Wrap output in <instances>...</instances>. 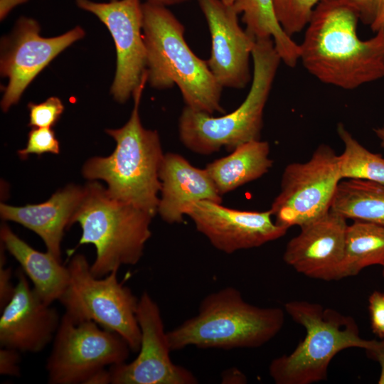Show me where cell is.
<instances>
[{
	"mask_svg": "<svg viewBox=\"0 0 384 384\" xmlns=\"http://www.w3.org/2000/svg\"><path fill=\"white\" fill-rule=\"evenodd\" d=\"M321 0H273L277 19L292 37L306 28L314 9Z\"/></svg>",
	"mask_w": 384,
	"mask_h": 384,
	"instance_id": "484cf974",
	"label": "cell"
},
{
	"mask_svg": "<svg viewBox=\"0 0 384 384\" xmlns=\"http://www.w3.org/2000/svg\"><path fill=\"white\" fill-rule=\"evenodd\" d=\"M368 310L372 331L384 338V293L374 291L370 295Z\"/></svg>",
	"mask_w": 384,
	"mask_h": 384,
	"instance_id": "f546056e",
	"label": "cell"
},
{
	"mask_svg": "<svg viewBox=\"0 0 384 384\" xmlns=\"http://www.w3.org/2000/svg\"><path fill=\"white\" fill-rule=\"evenodd\" d=\"M1 247L0 255V309L1 310L8 304L13 297L16 285L11 282V269L5 267L4 247Z\"/></svg>",
	"mask_w": 384,
	"mask_h": 384,
	"instance_id": "4dcf8cb0",
	"label": "cell"
},
{
	"mask_svg": "<svg viewBox=\"0 0 384 384\" xmlns=\"http://www.w3.org/2000/svg\"><path fill=\"white\" fill-rule=\"evenodd\" d=\"M146 82L145 76L133 93L134 105L127 122L121 128L105 130L116 142L113 152L87 159L82 174L88 181H105L112 198L154 216L161 190L159 170L165 154L157 131L145 129L141 122L139 109Z\"/></svg>",
	"mask_w": 384,
	"mask_h": 384,
	"instance_id": "3957f363",
	"label": "cell"
},
{
	"mask_svg": "<svg viewBox=\"0 0 384 384\" xmlns=\"http://www.w3.org/2000/svg\"><path fill=\"white\" fill-rule=\"evenodd\" d=\"M159 179L157 213L169 224L182 223L188 207L195 203L210 201L222 203V195L207 170L193 166L178 154H164Z\"/></svg>",
	"mask_w": 384,
	"mask_h": 384,
	"instance_id": "ac0fdd59",
	"label": "cell"
},
{
	"mask_svg": "<svg viewBox=\"0 0 384 384\" xmlns=\"http://www.w3.org/2000/svg\"><path fill=\"white\" fill-rule=\"evenodd\" d=\"M0 238L1 243L31 279L39 297L49 304L58 301L69 283L68 267L48 251L42 252L33 248L6 224L1 226Z\"/></svg>",
	"mask_w": 384,
	"mask_h": 384,
	"instance_id": "ffe728a7",
	"label": "cell"
},
{
	"mask_svg": "<svg viewBox=\"0 0 384 384\" xmlns=\"http://www.w3.org/2000/svg\"><path fill=\"white\" fill-rule=\"evenodd\" d=\"M211 38L210 56L207 65L223 87L243 89L252 76L250 60L255 39L239 24L233 6L220 0H197Z\"/></svg>",
	"mask_w": 384,
	"mask_h": 384,
	"instance_id": "9a60e30c",
	"label": "cell"
},
{
	"mask_svg": "<svg viewBox=\"0 0 384 384\" xmlns=\"http://www.w3.org/2000/svg\"><path fill=\"white\" fill-rule=\"evenodd\" d=\"M28 126L36 127H52L60 119L64 106L61 100L56 97H50L41 103L30 102Z\"/></svg>",
	"mask_w": 384,
	"mask_h": 384,
	"instance_id": "83f0119b",
	"label": "cell"
},
{
	"mask_svg": "<svg viewBox=\"0 0 384 384\" xmlns=\"http://www.w3.org/2000/svg\"><path fill=\"white\" fill-rule=\"evenodd\" d=\"M252 60L250 89L236 110L215 117L184 107L178 119V134L187 149L208 155L223 147L233 151L260 139L264 110L282 60L272 38L255 41Z\"/></svg>",
	"mask_w": 384,
	"mask_h": 384,
	"instance_id": "5b68a950",
	"label": "cell"
},
{
	"mask_svg": "<svg viewBox=\"0 0 384 384\" xmlns=\"http://www.w3.org/2000/svg\"><path fill=\"white\" fill-rule=\"evenodd\" d=\"M270 151L267 142L251 141L208 164L205 169L223 196L267 174L273 164Z\"/></svg>",
	"mask_w": 384,
	"mask_h": 384,
	"instance_id": "44dd1931",
	"label": "cell"
},
{
	"mask_svg": "<svg viewBox=\"0 0 384 384\" xmlns=\"http://www.w3.org/2000/svg\"><path fill=\"white\" fill-rule=\"evenodd\" d=\"M90 265L82 254L70 260L69 283L58 300L65 308L64 314L73 321H92L119 334L132 351L138 352L142 338L137 318L139 299L118 281V271L96 277Z\"/></svg>",
	"mask_w": 384,
	"mask_h": 384,
	"instance_id": "ba28073f",
	"label": "cell"
},
{
	"mask_svg": "<svg viewBox=\"0 0 384 384\" xmlns=\"http://www.w3.org/2000/svg\"><path fill=\"white\" fill-rule=\"evenodd\" d=\"M359 14L348 0H321L299 44V60L320 82L354 90L384 78V23L375 36L357 34Z\"/></svg>",
	"mask_w": 384,
	"mask_h": 384,
	"instance_id": "6da1fadb",
	"label": "cell"
},
{
	"mask_svg": "<svg viewBox=\"0 0 384 384\" xmlns=\"http://www.w3.org/2000/svg\"><path fill=\"white\" fill-rule=\"evenodd\" d=\"M347 226L346 218L330 209L321 217L300 227V233L287 245L284 261L308 277L338 280Z\"/></svg>",
	"mask_w": 384,
	"mask_h": 384,
	"instance_id": "e0dca14e",
	"label": "cell"
},
{
	"mask_svg": "<svg viewBox=\"0 0 384 384\" xmlns=\"http://www.w3.org/2000/svg\"><path fill=\"white\" fill-rule=\"evenodd\" d=\"M85 193L84 186L70 184L46 201L24 206L0 204V216L17 223L37 234L48 252L61 260V242Z\"/></svg>",
	"mask_w": 384,
	"mask_h": 384,
	"instance_id": "d6986e66",
	"label": "cell"
},
{
	"mask_svg": "<svg viewBox=\"0 0 384 384\" xmlns=\"http://www.w3.org/2000/svg\"><path fill=\"white\" fill-rule=\"evenodd\" d=\"M48 153H60V144L51 127L33 128L28 134L26 147L18 151L22 159H27L30 154L40 156Z\"/></svg>",
	"mask_w": 384,
	"mask_h": 384,
	"instance_id": "4316f807",
	"label": "cell"
},
{
	"mask_svg": "<svg viewBox=\"0 0 384 384\" xmlns=\"http://www.w3.org/2000/svg\"><path fill=\"white\" fill-rule=\"evenodd\" d=\"M284 311L306 331L289 354L272 361L270 377L277 384H311L325 380L332 359L351 348L372 349L376 340L361 337L354 319L319 304L303 300L284 304Z\"/></svg>",
	"mask_w": 384,
	"mask_h": 384,
	"instance_id": "52a82bcc",
	"label": "cell"
},
{
	"mask_svg": "<svg viewBox=\"0 0 384 384\" xmlns=\"http://www.w3.org/2000/svg\"><path fill=\"white\" fill-rule=\"evenodd\" d=\"M186 215L215 248L227 254L260 247L280 238L288 230L272 220L270 210H239L210 201L189 206Z\"/></svg>",
	"mask_w": 384,
	"mask_h": 384,
	"instance_id": "5bb4252c",
	"label": "cell"
},
{
	"mask_svg": "<svg viewBox=\"0 0 384 384\" xmlns=\"http://www.w3.org/2000/svg\"><path fill=\"white\" fill-rule=\"evenodd\" d=\"M227 6H233L236 0H220Z\"/></svg>",
	"mask_w": 384,
	"mask_h": 384,
	"instance_id": "74e56055",
	"label": "cell"
},
{
	"mask_svg": "<svg viewBox=\"0 0 384 384\" xmlns=\"http://www.w3.org/2000/svg\"><path fill=\"white\" fill-rule=\"evenodd\" d=\"M233 7L238 14L242 15L245 31L255 41L272 38L282 61L290 68L297 65L299 60V44L279 23L273 0H236Z\"/></svg>",
	"mask_w": 384,
	"mask_h": 384,
	"instance_id": "7402d4cb",
	"label": "cell"
},
{
	"mask_svg": "<svg viewBox=\"0 0 384 384\" xmlns=\"http://www.w3.org/2000/svg\"><path fill=\"white\" fill-rule=\"evenodd\" d=\"M357 9L360 21L376 32L384 23V0H348Z\"/></svg>",
	"mask_w": 384,
	"mask_h": 384,
	"instance_id": "f1b7e54d",
	"label": "cell"
},
{
	"mask_svg": "<svg viewBox=\"0 0 384 384\" xmlns=\"http://www.w3.org/2000/svg\"><path fill=\"white\" fill-rule=\"evenodd\" d=\"M77 6L95 15L108 28L117 52V68L111 93L125 102L146 75V50L140 0L95 2L76 0Z\"/></svg>",
	"mask_w": 384,
	"mask_h": 384,
	"instance_id": "8fae6325",
	"label": "cell"
},
{
	"mask_svg": "<svg viewBox=\"0 0 384 384\" xmlns=\"http://www.w3.org/2000/svg\"><path fill=\"white\" fill-rule=\"evenodd\" d=\"M186 1V0H146V1L165 6L179 4Z\"/></svg>",
	"mask_w": 384,
	"mask_h": 384,
	"instance_id": "d590c367",
	"label": "cell"
},
{
	"mask_svg": "<svg viewBox=\"0 0 384 384\" xmlns=\"http://www.w3.org/2000/svg\"><path fill=\"white\" fill-rule=\"evenodd\" d=\"M14 294L1 310L0 346L36 353L53 341L61 317L31 287L26 274L16 272Z\"/></svg>",
	"mask_w": 384,
	"mask_h": 384,
	"instance_id": "2e32d148",
	"label": "cell"
},
{
	"mask_svg": "<svg viewBox=\"0 0 384 384\" xmlns=\"http://www.w3.org/2000/svg\"><path fill=\"white\" fill-rule=\"evenodd\" d=\"M337 133L344 149L339 155V169L342 179H362L384 184V158L361 145L342 123Z\"/></svg>",
	"mask_w": 384,
	"mask_h": 384,
	"instance_id": "d4e9b609",
	"label": "cell"
},
{
	"mask_svg": "<svg viewBox=\"0 0 384 384\" xmlns=\"http://www.w3.org/2000/svg\"><path fill=\"white\" fill-rule=\"evenodd\" d=\"M374 132L380 141V145L384 148V127L374 129Z\"/></svg>",
	"mask_w": 384,
	"mask_h": 384,
	"instance_id": "8d00e7d4",
	"label": "cell"
},
{
	"mask_svg": "<svg viewBox=\"0 0 384 384\" xmlns=\"http://www.w3.org/2000/svg\"><path fill=\"white\" fill-rule=\"evenodd\" d=\"M84 188L72 225L78 223L82 229L78 245L92 244L96 249L92 274L100 278L122 265L138 263L151 235L154 216L112 198L97 181H89Z\"/></svg>",
	"mask_w": 384,
	"mask_h": 384,
	"instance_id": "8992f818",
	"label": "cell"
},
{
	"mask_svg": "<svg viewBox=\"0 0 384 384\" xmlns=\"http://www.w3.org/2000/svg\"><path fill=\"white\" fill-rule=\"evenodd\" d=\"M247 378L240 370L230 368L222 374V383H245Z\"/></svg>",
	"mask_w": 384,
	"mask_h": 384,
	"instance_id": "836d02e7",
	"label": "cell"
},
{
	"mask_svg": "<svg viewBox=\"0 0 384 384\" xmlns=\"http://www.w3.org/2000/svg\"><path fill=\"white\" fill-rule=\"evenodd\" d=\"M383 127H384V125H383Z\"/></svg>",
	"mask_w": 384,
	"mask_h": 384,
	"instance_id": "ab89813d",
	"label": "cell"
},
{
	"mask_svg": "<svg viewBox=\"0 0 384 384\" xmlns=\"http://www.w3.org/2000/svg\"><path fill=\"white\" fill-rule=\"evenodd\" d=\"M131 351L119 334L92 321L63 314L46 368L50 384H88L98 373L126 362Z\"/></svg>",
	"mask_w": 384,
	"mask_h": 384,
	"instance_id": "9c48e42d",
	"label": "cell"
},
{
	"mask_svg": "<svg viewBox=\"0 0 384 384\" xmlns=\"http://www.w3.org/2000/svg\"><path fill=\"white\" fill-rule=\"evenodd\" d=\"M85 31L76 26L57 37L40 36L38 23L20 18L9 38H4L0 60L1 75L8 78L1 101L4 112L16 104L34 78L60 53L83 38Z\"/></svg>",
	"mask_w": 384,
	"mask_h": 384,
	"instance_id": "4fadbf2b",
	"label": "cell"
},
{
	"mask_svg": "<svg viewBox=\"0 0 384 384\" xmlns=\"http://www.w3.org/2000/svg\"><path fill=\"white\" fill-rule=\"evenodd\" d=\"M383 263L384 225L358 220L348 225L338 280L357 275L368 266Z\"/></svg>",
	"mask_w": 384,
	"mask_h": 384,
	"instance_id": "cb8c5ba5",
	"label": "cell"
},
{
	"mask_svg": "<svg viewBox=\"0 0 384 384\" xmlns=\"http://www.w3.org/2000/svg\"><path fill=\"white\" fill-rule=\"evenodd\" d=\"M19 351L5 347L0 348V374L2 375L19 377L21 360Z\"/></svg>",
	"mask_w": 384,
	"mask_h": 384,
	"instance_id": "1f68e13d",
	"label": "cell"
},
{
	"mask_svg": "<svg viewBox=\"0 0 384 384\" xmlns=\"http://www.w3.org/2000/svg\"><path fill=\"white\" fill-rule=\"evenodd\" d=\"M382 341H376L373 348L368 351L370 356L378 361L381 367V373L378 380L379 384H384V338Z\"/></svg>",
	"mask_w": 384,
	"mask_h": 384,
	"instance_id": "d6a6232c",
	"label": "cell"
},
{
	"mask_svg": "<svg viewBox=\"0 0 384 384\" xmlns=\"http://www.w3.org/2000/svg\"><path fill=\"white\" fill-rule=\"evenodd\" d=\"M142 13L150 86L165 90L176 85L186 107L209 114H224L220 104L223 87L206 60L188 46L181 21L166 6L149 1L142 4Z\"/></svg>",
	"mask_w": 384,
	"mask_h": 384,
	"instance_id": "7a4b0ae2",
	"label": "cell"
},
{
	"mask_svg": "<svg viewBox=\"0 0 384 384\" xmlns=\"http://www.w3.org/2000/svg\"><path fill=\"white\" fill-rule=\"evenodd\" d=\"M28 0H0V18L3 20L16 6L26 3Z\"/></svg>",
	"mask_w": 384,
	"mask_h": 384,
	"instance_id": "e575fe53",
	"label": "cell"
},
{
	"mask_svg": "<svg viewBox=\"0 0 384 384\" xmlns=\"http://www.w3.org/2000/svg\"><path fill=\"white\" fill-rule=\"evenodd\" d=\"M381 266L383 267L382 274H383V276L384 277V263Z\"/></svg>",
	"mask_w": 384,
	"mask_h": 384,
	"instance_id": "f35d334b",
	"label": "cell"
},
{
	"mask_svg": "<svg viewBox=\"0 0 384 384\" xmlns=\"http://www.w3.org/2000/svg\"><path fill=\"white\" fill-rule=\"evenodd\" d=\"M331 210L346 219L384 225V184L362 179H342Z\"/></svg>",
	"mask_w": 384,
	"mask_h": 384,
	"instance_id": "603a6c76",
	"label": "cell"
},
{
	"mask_svg": "<svg viewBox=\"0 0 384 384\" xmlns=\"http://www.w3.org/2000/svg\"><path fill=\"white\" fill-rule=\"evenodd\" d=\"M137 318L141 344L137 358L109 367L112 384H196L188 369L174 364L160 309L147 292L138 300Z\"/></svg>",
	"mask_w": 384,
	"mask_h": 384,
	"instance_id": "7c38bea8",
	"label": "cell"
},
{
	"mask_svg": "<svg viewBox=\"0 0 384 384\" xmlns=\"http://www.w3.org/2000/svg\"><path fill=\"white\" fill-rule=\"evenodd\" d=\"M342 178L339 155L321 144L304 163L288 164L270 210L277 225L302 227L328 213Z\"/></svg>",
	"mask_w": 384,
	"mask_h": 384,
	"instance_id": "30bf717a",
	"label": "cell"
},
{
	"mask_svg": "<svg viewBox=\"0 0 384 384\" xmlns=\"http://www.w3.org/2000/svg\"><path fill=\"white\" fill-rule=\"evenodd\" d=\"M284 311L247 302L240 292L227 287L206 296L198 314L167 331L172 351L199 348H255L281 331Z\"/></svg>",
	"mask_w": 384,
	"mask_h": 384,
	"instance_id": "277c9868",
	"label": "cell"
}]
</instances>
